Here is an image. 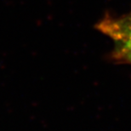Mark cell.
Instances as JSON below:
<instances>
[{
	"mask_svg": "<svg viewBox=\"0 0 131 131\" xmlns=\"http://www.w3.org/2000/svg\"><path fill=\"white\" fill-rule=\"evenodd\" d=\"M96 28L113 42L114 59L131 65V12L118 17L106 15Z\"/></svg>",
	"mask_w": 131,
	"mask_h": 131,
	"instance_id": "obj_1",
	"label": "cell"
}]
</instances>
